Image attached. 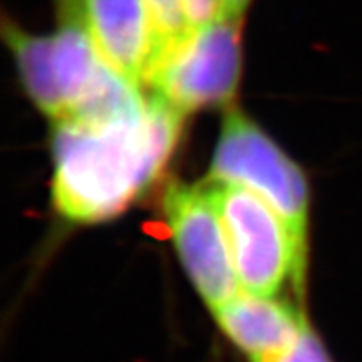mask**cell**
<instances>
[{
	"label": "cell",
	"instance_id": "1",
	"mask_svg": "<svg viewBox=\"0 0 362 362\" xmlns=\"http://www.w3.org/2000/svg\"><path fill=\"white\" fill-rule=\"evenodd\" d=\"M183 115L152 96L134 111L54 122L52 202L74 224L111 220L158 181L180 139Z\"/></svg>",
	"mask_w": 362,
	"mask_h": 362
},
{
	"label": "cell",
	"instance_id": "2",
	"mask_svg": "<svg viewBox=\"0 0 362 362\" xmlns=\"http://www.w3.org/2000/svg\"><path fill=\"white\" fill-rule=\"evenodd\" d=\"M57 4L62 24L48 37L28 34L8 19L2 23L24 90L54 122L86 113L119 78L90 39L80 0Z\"/></svg>",
	"mask_w": 362,
	"mask_h": 362
},
{
	"label": "cell",
	"instance_id": "3",
	"mask_svg": "<svg viewBox=\"0 0 362 362\" xmlns=\"http://www.w3.org/2000/svg\"><path fill=\"white\" fill-rule=\"evenodd\" d=\"M228 235L244 292L276 296L288 283L303 291L307 243L261 196L240 185L205 181Z\"/></svg>",
	"mask_w": 362,
	"mask_h": 362
},
{
	"label": "cell",
	"instance_id": "4",
	"mask_svg": "<svg viewBox=\"0 0 362 362\" xmlns=\"http://www.w3.org/2000/svg\"><path fill=\"white\" fill-rule=\"evenodd\" d=\"M240 24L243 21L216 17L172 41L148 83L153 96L183 117L229 104L243 63Z\"/></svg>",
	"mask_w": 362,
	"mask_h": 362
},
{
	"label": "cell",
	"instance_id": "5",
	"mask_svg": "<svg viewBox=\"0 0 362 362\" xmlns=\"http://www.w3.org/2000/svg\"><path fill=\"white\" fill-rule=\"evenodd\" d=\"M209 180L240 185L261 196L307 243L310 196L305 174L240 111L226 115Z\"/></svg>",
	"mask_w": 362,
	"mask_h": 362
},
{
	"label": "cell",
	"instance_id": "6",
	"mask_svg": "<svg viewBox=\"0 0 362 362\" xmlns=\"http://www.w3.org/2000/svg\"><path fill=\"white\" fill-rule=\"evenodd\" d=\"M163 213L187 276L205 305L215 313L240 294V283L209 189L205 183H172L163 196Z\"/></svg>",
	"mask_w": 362,
	"mask_h": 362
},
{
	"label": "cell",
	"instance_id": "7",
	"mask_svg": "<svg viewBox=\"0 0 362 362\" xmlns=\"http://www.w3.org/2000/svg\"><path fill=\"white\" fill-rule=\"evenodd\" d=\"M90 39L105 63L141 89L172 43L148 0H80Z\"/></svg>",
	"mask_w": 362,
	"mask_h": 362
},
{
	"label": "cell",
	"instance_id": "8",
	"mask_svg": "<svg viewBox=\"0 0 362 362\" xmlns=\"http://www.w3.org/2000/svg\"><path fill=\"white\" fill-rule=\"evenodd\" d=\"M220 331L248 362H270L300 339L307 315L272 296L240 292L213 313Z\"/></svg>",
	"mask_w": 362,
	"mask_h": 362
},
{
	"label": "cell",
	"instance_id": "9",
	"mask_svg": "<svg viewBox=\"0 0 362 362\" xmlns=\"http://www.w3.org/2000/svg\"><path fill=\"white\" fill-rule=\"evenodd\" d=\"M270 362H334L313 325L307 324L300 339Z\"/></svg>",
	"mask_w": 362,
	"mask_h": 362
},
{
	"label": "cell",
	"instance_id": "10",
	"mask_svg": "<svg viewBox=\"0 0 362 362\" xmlns=\"http://www.w3.org/2000/svg\"><path fill=\"white\" fill-rule=\"evenodd\" d=\"M148 2L152 4L163 30L170 41H176L192 28V24L189 23V17H187L183 0H148Z\"/></svg>",
	"mask_w": 362,
	"mask_h": 362
},
{
	"label": "cell",
	"instance_id": "11",
	"mask_svg": "<svg viewBox=\"0 0 362 362\" xmlns=\"http://www.w3.org/2000/svg\"><path fill=\"white\" fill-rule=\"evenodd\" d=\"M183 6L192 26H200L218 17V0H183Z\"/></svg>",
	"mask_w": 362,
	"mask_h": 362
},
{
	"label": "cell",
	"instance_id": "12",
	"mask_svg": "<svg viewBox=\"0 0 362 362\" xmlns=\"http://www.w3.org/2000/svg\"><path fill=\"white\" fill-rule=\"evenodd\" d=\"M253 0H218V17L243 21Z\"/></svg>",
	"mask_w": 362,
	"mask_h": 362
},
{
	"label": "cell",
	"instance_id": "13",
	"mask_svg": "<svg viewBox=\"0 0 362 362\" xmlns=\"http://www.w3.org/2000/svg\"><path fill=\"white\" fill-rule=\"evenodd\" d=\"M57 2H59V0H57Z\"/></svg>",
	"mask_w": 362,
	"mask_h": 362
}]
</instances>
